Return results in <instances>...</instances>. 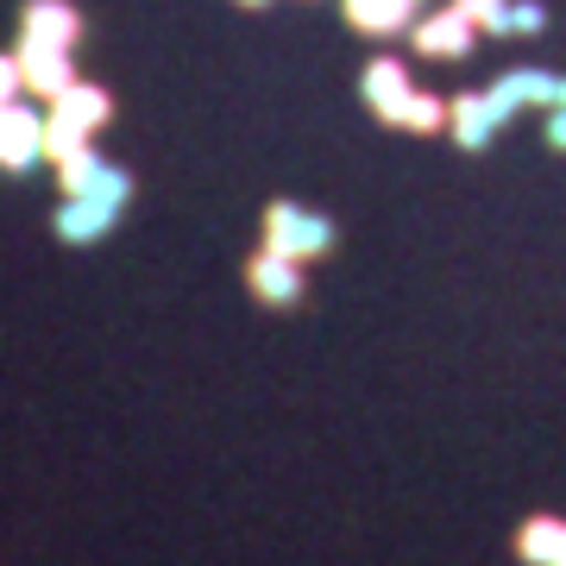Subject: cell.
Segmentation results:
<instances>
[{"mask_svg":"<svg viewBox=\"0 0 566 566\" xmlns=\"http://www.w3.org/2000/svg\"><path fill=\"white\" fill-rule=\"evenodd\" d=\"M365 102L378 107L385 120L416 126V133H434V126L447 120V107L434 102V95H422V88H409V70H403L397 57H378L371 70H365Z\"/></svg>","mask_w":566,"mask_h":566,"instance_id":"cell-1","label":"cell"},{"mask_svg":"<svg viewBox=\"0 0 566 566\" xmlns=\"http://www.w3.org/2000/svg\"><path fill=\"white\" fill-rule=\"evenodd\" d=\"M76 39H82V20L70 0H25L20 44H57V51H70Z\"/></svg>","mask_w":566,"mask_h":566,"instance_id":"cell-4","label":"cell"},{"mask_svg":"<svg viewBox=\"0 0 566 566\" xmlns=\"http://www.w3.org/2000/svg\"><path fill=\"white\" fill-rule=\"evenodd\" d=\"M51 120L70 126V133H95L107 120V95L102 88H88V82H70L57 102H51Z\"/></svg>","mask_w":566,"mask_h":566,"instance_id":"cell-10","label":"cell"},{"mask_svg":"<svg viewBox=\"0 0 566 566\" xmlns=\"http://www.w3.org/2000/svg\"><path fill=\"white\" fill-rule=\"evenodd\" d=\"M516 554H523L528 566H566V523H554V516H535V523H523V535H516Z\"/></svg>","mask_w":566,"mask_h":566,"instance_id":"cell-11","label":"cell"},{"mask_svg":"<svg viewBox=\"0 0 566 566\" xmlns=\"http://www.w3.org/2000/svg\"><path fill=\"white\" fill-rule=\"evenodd\" d=\"M472 39H479V20L465 7H447V13L416 25V51H428V57H465Z\"/></svg>","mask_w":566,"mask_h":566,"instance_id":"cell-6","label":"cell"},{"mask_svg":"<svg viewBox=\"0 0 566 566\" xmlns=\"http://www.w3.org/2000/svg\"><path fill=\"white\" fill-rule=\"evenodd\" d=\"M44 158V114L25 102L0 107V170H32Z\"/></svg>","mask_w":566,"mask_h":566,"instance_id":"cell-3","label":"cell"},{"mask_svg":"<svg viewBox=\"0 0 566 566\" xmlns=\"http://www.w3.org/2000/svg\"><path fill=\"white\" fill-rule=\"evenodd\" d=\"M460 7L479 20V32H510V0H460Z\"/></svg>","mask_w":566,"mask_h":566,"instance_id":"cell-14","label":"cell"},{"mask_svg":"<svg viewBox=\"0 0 566 566\" xmlns=\"http://www.w3.org/2000/svg\"><path fill=\"white\" fill-rule=\"evenodd\" d=\"M20 88H25V70H20V51H13V57H0V107L13 102Z\"/></svg>","mask_w":566,"mask_h":566,"instance_id":"cell-16","label":"cell"},{"mask_svg":"<svg viewBox=\"0 0 566 566\" xmlns=\"http://www.w3.org/2000/svg\"><path fill=\"white\" fill-rule=\"evenodd\" d=\"M264 245L271 252H283V259H322L327 245H334V221L327 214H308V208L296 202H277L271 214H264Z\"/></svg>","mask_w":566,"mask_h":566,"instance_id":"cell-2","label":"cell"},{"mask_svg":"<svg viewBox=\"0 0 566 566\" xmlns=\"http://www.w3.org/2000/svg\"><path fill=\"white\" fill-rule=\"evenodd\" d=\"M485 102H491V114H497V120H510V114H516V107H528V102L554 107V102H560V76H547V70H510V76L491 88Z\"/></svg>","mask_w":566,"mask_h":566,"instance_id":"cell-5","label":"cell"},{"mask_svg":"<svg viewBox=\"0 0 566 566\" xmlns=\"http://www.w3.org/2000/svg\"><path fill=\"white\" fill-rule=\"evenodd\" d=\"M20 70H25V88H32L39 102H57L63 88L76 82L70 51H57V44H20Z\"/></svg>","mask_w":566,"mask_h":566,"instance_id":"cell-8","label":"cell"},{"mask_svg":"<svg viewBox=\"0 0 566 566\" xmlns=\"http://www.w3.org/2000/svg\"><path fill=\"white\" fill-rule=\"evenodd\" d=\"M547 139H554V145L566 151V107H560V102H554V120H547Z\"/></svg>","mask_w":566,"mask_h":566,"instance_id":"cell-17","label":"cell"},{"mask_svg":"<svg viewBox=\"0 0 566 566\" xmlns=\"http://www.w3.org/2000/svg\"><path fill=\"white\" fill-rule=\"evenodd\" d=\"M114 221H120V208L95 202V196H63V208H57V233H63L70 245L102 240V233H107Z\"/></svg>","mask_w":566,"mask_h":566,"instance_id":"cell-9","label":"cell"},{"mask_svg":"<svg viewBox=\"0 0 566 566\" xmlns=\"http://www.w3.org/2000/svg\"><path fill=\"white\" fill-rule=\"evenodd\" d=\"M542 25H547V13L535 7V0H516V7H510V32H523V39H535Z\"/></svg>","mask_w":566,"mask_h":566,"instance_id":"cell-15","label":"cell"},{"mask_svg":"<svg viewBox=\"0 0 566 566\" xmlns=\"http://www.w3.org/2000/svg\"><path fill=\"white\" fill-rule=\"evenodd\" d=\"M240 7H264V0H240Z\"/></svg>","mask_w":566,"mask_h":566,"instance_id":"cell-19","label":"cell"},{"mask_svg":"<svg viewBox=\"0 0 566 566\" xmlns=\"http://www.w3.org/2000/svg\"><path fill=\"white\" fill-rule=\"evenodd\" d=\"M409 13H416V0H346V20L359 25V32H397V25H409Z\"/></svg>","mask_w":566,"mask_h":566,"instance_id":"cell-12","label":"cell"},{"mask_svg":"<svg viewBox=\"0 0 566 566\" xmlns=\"http://www.w3.org/2000/svg\"><path fill=\"white\" fill-rule=\"evenodd\" d=\"M447 120H453V139H460L465 151H479V145L491 139V126H497V114H491V102H485V95H460Z\"/></svg>","mask_w":566,"mask_h":566,"instance_id":"cell-13","label":"cell"},{"mask_svg":"<svg viewBox=\"0 0 566 566\" xmlns=\"http://www.w3.org/2000/svg\"><path fill=\"white\" fill-rule=\"evenodd\" d=\"M560 107H566V76H560Z\"/></svg>","mask_w":566,"mask_h":566,"instance_id":"cell-18","label":"cell"},{"mask_svg":"<svg viewBox=\"0 0 566 566\" xmlns=\"http://www.w3.org/2000/svg\"><path fill=\"white\" fill-rule=\"evenodd\" d=\"M245 277H252V290H259V296H264L271 308L303 303V264L283 259V252H271V245H264L259 259H252V271H245Z\"/></svg>","mask_w":566,"mask_h":566,"instance_id":"cell-7","label":"cell"}]
</instances>
